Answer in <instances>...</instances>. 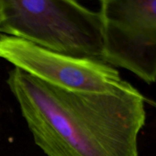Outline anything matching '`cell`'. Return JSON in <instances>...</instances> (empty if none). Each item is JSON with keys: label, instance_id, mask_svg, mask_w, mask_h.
Returning <instances> with one entry per match:
<instances>
[{"label": "cell", "instance_id": "3957f363", "mask_svg": "<svg viewBox=\"0 0 156 156\" xmlns=\"http://www.w3.org/2000/svg\"><path fill=\"white\" fill-rule=\"evenodd\" d=\"M101 59L156 82V0H99Z\"/></svg>", "mask_w": 156, "mask_h": 156}, {"label": "cell", "instance_id": "5b68a950", "mask_svg": "<svg viewBox=\"0 0 156 156\" xmlns=\"http://www.w3.org/2000/svg\"><path fill=\"white\" fill-rule=\"evenodd\" d=\"M2 22V9L1 6H0V26H1Z\"/></svg>", "mask_w": 156, "mask_h": 156}, {"label": "cell", "instance_id": "277c9868", "mask_svg": "<svg viewBox=\"0 0 156 156\" xmlns=\"http://www.w3.org/2000/svg\"><path fill=\"white\" fill-rule=\"evenodd\" d=\"M0 59L47 83L73 91L111 92L131 85L101 59L54 51L0 33Z\"/></svg>", "mask_w": 156, "mask_h": 156}, {"label": "cell", "instance_id": "6da1fadb", "mask_svg": "<svg viewBox=\"0 0 156 156\" xmlns=\"http://www.w3.org/2000/svg\"><path fill=\"white\" fill-rule=\"evenodd\" d=\"M6 82L47 156H138L146 98L132 85L111 92L73 91L18 68Z\"/></svg>", "mask_w": 156, "mask_h": 156}, {"label": "cell", "instance_id": "7a4b0ae2", "mask_svg": "<svg viewBox=\"0 0 156 156\" xmlns=\"http://www.w3.org/2000/svg\"><path fill=\"white\" fill-rule=\"evenodd\" d=\"M0 33L79 57L101 59L99 12L76 0H0Z\"/></svg>", "mask_w": 156, "mask_h": 156}]
</instances>
